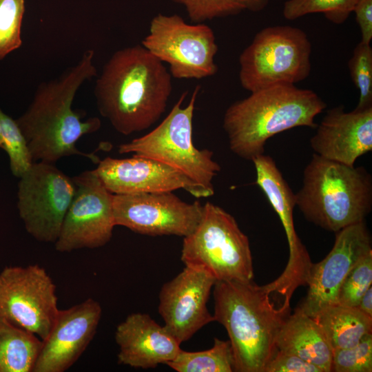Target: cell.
<instances>
[{"instance_id": "cell-34", "label": "cell", "mask_w": 372, "mask_h": 372, "mask_svg": "<svg viewBox=\"0 0 372 372\" xmlns=\"http://www.w3.org/2000/svg\"><path fill=\"white\" fill-rule=\"evenodd\" d=\"M366 316L372 318V287L366 290L362 297L358 305L356 307Z\"/></svg>"}, {"instance_id": "cell-2", "label": "cell", "mask_w": 372, "mask_h": 372, "mask_svg": "<svg viewBox=\"0 0 372 372\" xmlns=\"http://www.w3.org/2000/svg\"><path fill=\"white\" fill-rule=\"evenodd\" d=\"M94 56V51L87 50L76 65L58 78L40 84L29 107L15 120L34 161L53 164L62 157L80 155L99 162L93 154L77 149L76 143L82 136L96 132L100 119L92 117L83 121L81 114L72 108L79 88L97 76Z\"/></svg>"}, {"instance_id": "cell-12", "label": "cell", "mask_w": 372, "mask_h": 372, "mask_svg": "<svg viewBox=\"0 0 372 372\" xmlns=\"http://www.w3.org/2000/svg\"><path fill=\"white\" fill-rule=\"evenodd\" d=\"M75 193L54 242L59 252L104 246L112 238L114 224L113 194L94 170L72 178Z\"/></svg>"}, {"instance_id": "cell-5", "label": "cell", "mask_w": 372, "mask_h": 372, "mask_svg": "<svg viewBox=\"0 0 372 372\" xmlns=\"http://www.w3.org/2000/svg\"><path fill=\"white\" fill-rule=\"evenodd\" d=\"M295 199L308 221L337 232L363 222L371 212L372 178L364 167L348 166L313 153Z\"/></svg>"}, {"instance_id": "cell-21", "label": "cell", "mask_w": 372, "mask_h": 372, "mask_svg": "<svg viewBox=\"0 0 372 372\" xmlns=\"http://www.w3.org/2000/svg\"><path fill=\"white\" fill-rule=\"evenodd\" d=\"M276 344L278 350L296 355L322 372L331 371L333 349L324 333L313 318L298 308L286 318Z\"/></svg>"}, {"instance_id": "cell-8", "label": "cell", "mask_w": 372, "mask_h": 372, "mask_svg": "<svg viewBox=\"0 0 372 372\" xmlns=\"http://www.w3.org/2000/svg\"><path fill=\"white\" fill-rule=\"evenodd\" d=\"M311 42L302 30L289 25L267 27L240 54V83L253 92L302 81L311 72Z\"/></svg>"}, {"instance_id": "cell-18", "label": "cell", "mask_w": 372, "mask_h": 372, "mask_svg": "<svg viewBox=\"0 0 372 372\" xmlns=\"http://www.w3.org/2000/svg\"><path fill=\"white\" fill-rule=\"evenodd\" d=\"M102 315L92 298L59 309L45 339L33 372H64L80 358L92 340Z\"/></svg>"}, {"instance_id": "cell-13", "label": "cell", "mask_w": 372, "mask_h": 372, "mask_svg": "<svg viewBox=\"0 0 372 372\" xmlns=\"http://www.w3.org/2000/svg\"><path fill=\"white\" fill-rule=\"evenodd\" d=\"M113 215L116 226L125 227L152 236L185 237L198 225L203 205L189 203L172 192L114 194Z\"/></svg>"}, {"instance_id": "cell-24", "label": "cell", "mask_w": 372, "mask_h": 372, "mask_svg": "<svg viewBox=\"0 0 372 372\" xmlns=\"http://www.w3.org/2000/svg\"><path fill=\"white\" fill-rule=\"evenodd\" d=\"M178 372H232L235 360L229 340L214 338L211 348L200 351L180 350L176 357L167 364Z\"/></svg>"}, {"instance_id": "cell-27", "label": "cell", "mask_w": 372, "mask_h": 372, "mask_svg": "<svg viewBox=\"0 0 372 372\" xmlns=\"http://www.w3.org/2000/svg\"><path fill=\"white\" fill-rule=\"evenodd\" d=\"M3 149L10 158V165L14 176L21 177L32 165L33 159L27 141L15 120L0 110Z\"/></svg>"}, {"instance_id": "cell-11", "label": "cell", "mask_w": 372, "mask_h": 372, "mask_svg": "<svg viewBox=\"0 0 372 372\" xmlns=\"http://www.w3.org/2000/svg\"><path fill=\"white\" fill-rule=\"evenodd\" d=\"M19 178L17 206L26 231L39 242L54 243L75 193L72 178L41 161Z\"/></svg>"}, {"instance_id": "cell-4", "label": "cell", "mask_w": 372, "mask_h": 372, "mask_svg": "<svg viewBox=\"0 0 372 372\" xmlns=\"http://www.w3.org/2000/svg\"><path fill=\"white\" fill-rule=\"evenodd\" d=\"M264 285L254 281H216L214 321L224 326L235 360V371L264 372L278 351L277 338L289 310L275 307Z\"/></svg>"}, {"instance_id": "cell-22", "label": "cell", "mask_w": 372, "mask_h": 372, "mask_svg": "<svg viewBox=\"0 0 372 372\" xmlns=\"http://www.w3.org/2000/svg\"><path fill=\"white\" fill-rule=\"evenodd\" d=\"M313 318L321 327L333 350L352 347L372 331V318L356 307L333 304Z\"/></svg>"}, {"instance_id": "cell-15", "label": "cell", "mask_w": 372, "mask_h": 372, "mask_svg": "<svg viewBox=\"0 0 372 372\" xmlns=\"http://www.w3.org/2000/svg\"><path fill=\"white\" fill-rule=\"evenodd\" d=\"M334 245L327 256L311 267L307 294L298 307L313 318L327 307L337 304L339 289L352 268L371 249V239L364 222L335 232Z\"/></svg>"}, {"instance_id": "cell-30", "label": "cell", "mask_w": 372, "mask_h": 372, "mask_svg": "<svg viewBox=\"0 0 372 372\" xmlns=\"http://www.w3.org/2000/svg\"><path fill=\"white\" fill-rule=\"evenodd\" d=\"M372 283V251L364 256L349 272L337 296V304L356 307Z\"/></svg>"}, {"instance_id": "cell-26", "label": "cell", "mask_w": 372, "mask_h": 372, "mask_svg": "<svg viewBox=\"0 0 372 372\" xmlns=\"http://www.w3.org/2000/svg\"><path fill=\"white\" fill-rule=\"evenodd\" d=\"M358 0H287L282 9L283 17L295 20L313 13H322L327 20L340 25L353 12Z\"/></svg>"}, {"instance_id": "cell-14", "label": "cell", "mask_w": 372, "mask_h": 372, "mask_svg": "<svg viewBox=\"0 0 372 372\" xmlns=\"http://www.w3.org/2000/svg\"><path fill=\"white\" fill-rule=\"evenodd\" d=\"M251 161L256 173V183L279 216L289 249V257L285 270L278 278L266 285L271 293L280 295L282 302L289 304L295 290L300 286L307 285L313 265L309 252L295 229V193L270 156L262 154Z\"/></svg>"}, {"instance_id": "cell-16", "label": "cell", "mask_w": 372, "mask_h": 372, "mask_svg": "<svg viewBox=\"0 0 372 372\" xmlns=\"http://www.w3.org/2000/svg\"><path fill=\"white\" fill-rule=\"evenodd\" d=\"M216 282L206 271L185 265L176 277L161 287L158 312L165 328L180 344L214 321L207 302Z\"/></svg>"}, {"instance_id": "cell-20", "label": "cell", "mask_w": 372, "mask_h": 372, "mask_svg": "<svg viewBox=\"0 0 372 372\" xmlns=\"http://www.w3.org/2000/svg\"><path fill=\"white\" fill-rule=\"evenodd\" d=\"M115 340L118 363L133 368L147 369L167 364L181 350L180 343L165 327L147 313L128 315L117 325Z\"/></svg>"}, {"instance_id": "cell-35", "label": "cell", "mask_w": 372, "mask_h": 372, "mask_svg": "<svg viewBox=\"0 0 372 372\" xmlns=\"http://www.w3.org/2000/svg\"><path fill=\"white\" fill-rule=\"evenodd\" d=\"M3 142V132H2V127L1 123L0 121V147H1Z\"/></svg>"}, {"instance_id": "cell-28", "label": "cell", "mask_w": 372, "mask_h": 372, "mask_svg": "<svg viewBox=\"0 0 372 372\" xmlns=\"http://www.w3.org/2000/svg\"><path fill=\"white\" fill-rule=\"evenodd\" d=\"M350 76L359 92L356 110L372 107V48L360 41L348 62Z\"/></svg>"}, {"instance_id": "cell-29", "label": "cell", "mask_w": 372, "mask_h": 372, "mask_svg": "<svg viewBox=\"0 0 372 372\" xmlns=\"http://www.w3.org/2000/svg\"><path fill=\"white\" fill-rule=\"evenodd\" d=\"M25 0H0V60L20 48Z\"/></svg>"}, {"instance_id": "cell-31", "label": "cell", "mask_w": 372, "mask_h": 372, "mask_svg": "<svg viewBox=\"0 0 372 372\" xmlns=\"http://www.w3.org/2000/svg\"><path fill=\"white\" fill-rule=\"evenodd\" d=\"M331 371H372V335H365L355 346L333 350Z\"/></svg>"}, {"instance_id": "cell-9", "label": "cell", "mask_w": 372, "mask_h": 372, "mask_svg": "<svg viewBox=\"0 0 372 372\" xmlns=\"http://www.w3.org/2000/svg\"><path fill=\"white\" fill-rule=\"evenodd\" d=\"M141 44L169 65L174 78L202 79L218 72V46L213 30L204 23H187L178 14H158Z\"/></svg>"}, {"instance_id": "cell-7", "label": "cell", "mask_w": 372, "mask_h": 372, "mask_svg": "<svg viewBox=\"0 0 372 372\" xmlns=\"http://www.w3.org/2000/svg\"><path fill=\"white\" fill-rule=\"evenodd\" d=\"M180 260L216 281L250 282L254 276L248 237L233 216L209 201L196 228L183 238Z\"/></svg>"}, {"instance_id": "cell-3", "label": "cell", "mask_w": 372, "mask_h": 372, "mask_svg": "<svg viewBox=\"0 0 372 372\" xmlns=\"http://www.w3.org/2000/svg\"><path fill=\"white\" fill-rule=\"evenodd\" d=\"M327 107L314 91L278 84L253 92L231 104L223 127L231 151L252 161L264 154L267 141L297 127L316 128L315 118Z\"/></svg>"}, {"instance_id": "cell-6", "label": "cell", "mask_w": 372, "mask_h": 372, "mask_svg": "<svg viewBox=\"0 0 372 372\" xmlns=\"http://www.w3.org/2000/svg\"><path fill=\"white\" fill-rule=\"evenodd\" d=\"M200 87L196 85L186 106L183 92L166 117L146 134L118 146L120 154L150 158L162 162L187 176L214 194V178L221 167L213 159L214 152L199 149L193 141V117Z\"/></svg>"}, {"instance_id": "cell-23", "label": "cell", "mask_w": 372, "mask_h": 372, "mask_svg": "<svg viewBox=\"0 0 372 372\" xmlns=\"http://www.w3.org/2000/svg\"><path fill=\"white\" fill-rule=\"evenodd\" d=\"M41 347L38 336L0 316V372H33Z\"/></svg>"}, {"instance_id": "cell-32", "label": "cell", "mask_w": 372, "mask_h": 372, "mask_svg": "<svg viewBox=\"0 0 372 372\" xmlns=\"http://www.w3.org/2000/svg\"><path fill=\"white\" fill-rule=\"evenodd\" d=\"M264 372H322L317 366L301 358L278 350Z\"/></svg>"}, {"instance_id": "cell-10", "label": "cell", "mask_w": 372, "mask_h": 372, "mask_svg": "<svg viewBox=\"0 0 372 372\" xmlns=\"http://www.w3.org/2000/svg\"><path fill=\"white\" fill-rule=\"evenodd\" d=\"M56 285L37 264L6 267L0 272V316L41 340L59 311Z\"/></svg>"}, {"instance_id": "cell-19", "label": "cell", "mask_w": 372, "mask_h": 372, "mask_svg": "<svg viewBox=\"0 0 372 372\" xmlns=\"http://www.w3.org/2000/svg\"><path fill=\"white\" fill-rule=\"evenodd\" d=\"M316 128L310 145L324 158L354 166L372 150V107L349 112L343 106L329 109Z\"/></svg>"}, {"instance_id": "cell-1", "label": "cell", "mask_w": 372, "mask_h": 372, "mask_svg": "<svg viewBox=\"0 0 372 372\" xmlns=\"http://www.w3.org/2000/svg\"><path fill=\"white\" fill-rule=\"evenodd\" d=\"M172 77L164 63L141 44L117 50L96 81L98 110L121 134L145 130L167 108Z\"/></svg>"}, {"instance_id": "cell-17", "label": "cell", "mask_w": 372, "mask_h": 372, "mask_svg": "<svg viewBox=\"0 0 372 372\" xmlns=\"http://www.w3.org/2000/svg\"><path fill=\"white\" fill-rule=\"evenodd\" d=\"M95 172L113 194L158 193L184 189L196 198L212 196L181 172L158 161L133 154L130 158L106 157Z\"/></svg>"}, {"instance_id": "cell-25", "label": "cell", "mask_w": 372, "mask_h": 372, "mask_svg": "<svg viewBox=\"0 0 372 372\" xmlns=\"http://www.w3.org/2000/svg\"><path fill=\"white\" fill-rule=\"evenodd\" d=\"M182 6L193 23L217 18L258 12L266 8L269 0H171Z\"/></svg>"}, {"instance_id": "cell-33", "label": "cell", "mask_w": 372, "mask_h": 372, "mask_svg": "<svg viewBox=\"0 0 372 372\" xmlns=\"http://www.w3.org/2000/svg\"><path fill=\"white\" fill-rule=\"evenodd\" d=\"M353 12L361 32V41L370 44L372 39V0H358Z\"/></svg>"}]
</instances>
